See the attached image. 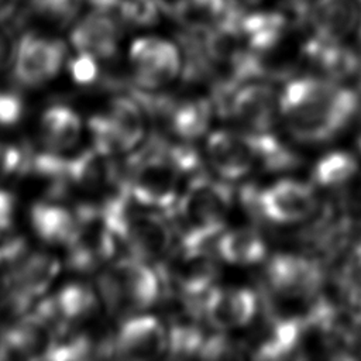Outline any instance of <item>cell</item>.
<instances>
[{
    "label": "cell",
    "mask_w": 361,
    "mask_h": 361,
    "mask_svg": "<svg viewBox=\"0 0 361 361\" xmlns=\"http://www.w3.org/2000/svg\"><path fill=\"white\" fill-rule=\"evenodd\" d=\"M357 106L354 92L317 78L289 82L278 100L288 130L303 142L333 138L350 123Z\"/></svg>",
    "instance_id": "cell-1"
},
{
    "label": "cell",
    "mask_w": 361,
    "mask_h": 361,
    "mask_svg": "<svg viewBox=\"0 0 361 361\" xmlns=\"http://www.w3.org/2000/svg\"><path fill=\"white\" fill-rule=\"evenodd\" d=\"M124 179L130 199L169 213L180 195V178L197 166L196 154L185 145L149 140L126 155Z\"/></svg>",
    "instance_id": "cell-2"
},
{
    "label": "cell",
    "mask_w": 361,
    "mask_h": 361,
    "mask_svg": "<svg viewBox=\"0 0 361 361\" xmlns=\"http://www.w3.org/2000/svg\"><path fill=\"white\" fill-rule=\"evenodd\" d=\"M94 288L103 309L116 317L142 313L161 295V274L149 262L118 255L96 274Z\"/></svg>",
    "instance_id": "cell-3"
},
{
    "label": "cell",
    "mask_w": 361,
    "mask_h": 361,
    "mask_svg": "<svg viewBox=\"0 0 361 361\" xmlns=\"http://www.w3.org/2000/svg\"><path fill=\"white\" fill-rule=\"evenodd\" d=\"M100 210L127 255L152 262L171 251L173 231L162 212L141 206L128 195L110 200Z\"/></svg>",
    "instance_id": "cell-4"
},
{
    "label": "cell",
    "mask_w": 361,
    "mask_h": 361,
    "mask_svg": "<svg viewBox=\"0 0 361 361\" xmlns=\"http://www.w3.org/2000/svg\"><path fill=\"white\" fill-rule=\"evenodd\" d=\"M230 206L231 190L224 179L195 176L169 212L180 231V243L207 247L209 241L220 234Z\"/></svg>",
    "instance_id": "cell-5"
},
{
    "label": "cell",
    "mask_w": 361,
    "mask_h": 361,
    "mask_svg": "<svg viewBox=\"0 0 361 361\" xmlns=\"http://www.w3.org/2000/svg\"><path fill=\"white\" fill-rule=\"evenodd\" d=\"M62 268L54 254L28 244L0 264V303L13 316L31 310L51 292Z\"/></svg>",
    "instance_id": "cell-6"
},
{
    "label": "cell",
    "mask_w": 361,
    "mask_h": 361,
    "mask_svg": "<svg viewBox=\"0 0 361 361\" xmlns=\"http://www.w3.org/2000/svg\"><path fill=\"white\" fill-rule=\"evenodd\" d=\"M92 147L114 157L128 155L147 135V111L131 93H117L86 123Z\"/></svg>",
    "instance_id": "cell-7"
},
{
    "label": "cell",
    "mask_w": 361,
    "mask_h": 361,
    "mask_svg": "<svg viewBox=\"0 0 361 361\" xmlns=\"http://www.w3.org/2000/svg\"><path fill=\"white\" fill-rule=\"evenodd\" d=\"M68 47L42 31H24L16 41L10 72L16 85L34 90L54 80L66 63Z\"/></svg>",
    "instance_id": "cell-8"
},
{
    "label": "cell",
    "mask_w": 361,
    "mask_h": 361,
    "mask_svg": "<svg viewBox=\"0 0 361 361\" xmlns=\"http://www.w3.org/2000/svg\"><path fill=\"white\" fill-rule=\"evenodd\" d=\"M63 250L71 271L97 274L118 257L120 244L100 207L80 204L78 227Z\"/></svg>",
    "instance_id": "cell-9"
},
{
    "label": "cell",
    "mask_w": 361,
    "mask_h": 361,
    "mask_svg": "<svg viewBox=\"0 0 361 361\" xmlns=\"http://www.w3.org/2000/svg\"><path fill=\"white\" fill-rule=\"evenodd\" d=\"M102 307L96 288L75 281L48 292L32 309L51 323L59 337L80 330L99 314Z\"/></svg>",
    "instance_id": "cell-10"
},
{
    "label": "cell",
    "mask_w": 361,
    "mask_h": 361,
    "mask_svg": "<svg viewBox=\"0 0 361 361\" xmlns=\"http://www.w3.org/2000/svg\"><path fill=\"white\" fill-rule=\"evenodd\" d=\"M128 65L134 87L157 92L169 85L182 69L178 47L159 37H140L128 49Z\"/></svg>",
    "instance_id": "cell-11"
},
{
    "label": "cell",
    "mask_w": 361,
    "mask_h": 361,
    "mask_svg": "<svg viewBox=\"0 0 361 361\" xmlns=\"http://www.w3.org/2000/svg\"><path fill=\"white\" fill-rule=\"evenodd\" d=\"M168 348V330L162 322L147 313L121 319L120 326L109 338L107 357L121 360L158 358Z\"/></svg>",
    "instance_id": "cell-12"
},
{
    "label": "cell",
    "mask_w": 361,
    "mask_h": 361,
    "mask_svg": "<svg viewBox=\"0 0 361 361\" xmlns=\"http://www.w3.org/2000/svg\"><path fill=\"white\" fill-rule=\"evenodd\" d=\"M124 28V23L113 13L90 7L72 24L69 44L76 54L103 63L117 56Z\"/></svg>",
    "instance_id": "cell-13"
},
{
    "label": "cell",
    "mask_w": 361,
    "mask_h": 361,
    "mask_svg": "<svg viewBox=\"0 0 361 361\" xmlns=\"http://www.w3.org/2000/svg\"><path fill=\"white\" fill-rule=\"evenodd\" d=\"M58 338L51 323L31 309L0 327V358H42Z\"/></svg>",
    "instance_id": "cell-14"
},
{
    "label": "cell",
    "mask_w": 361,
    "mask_h": 361,
    "mask_svg": "<svg viewBox=\"0 0 361 361\" xmlns=\"http://www.w3.org/2000/svg\"><path fill=\"white\" fill-rule=\"evenodd\" d=\"M221 110L240 123L247 133H267L275 116V96L269 86L250 83L240 87H223L220 92Z\"/></svg>",
    "instance_id": "cell-15"
},
{
    "label": "cell",
    "mask_w": 361,
    "mask_h": 361,
    "mask_svg": "<svg viewBox=\"0 0 361 361\" xmlns=\"http://www.w3.org/2000/svg\"><path fill=\"white\" fill-rule=\"evenodd\" d=\"M261 214L278 224H290L305 220L316 209L313 189L299 180L283 179L272 183L254 197Z\"/></svg>",
    "instance_id": "cell-16"
},
{
    "label": "cell",
    "mask_w": 361,
    "mask_h": 361,
    "mask_svg": "<svg viewBox=\"0 0 361 361\" xmlns=\"http://www.w3.org/2000/svg\"><path fill=\"white\" fill-rule=\"evenodd\" d=\"M206 157L224 180H235L248 175L257 164L254 145L248 133L238 134L217 130L209 134Z\"/></svg>",
    "instance_id": "cell-17"
},
{
    "label": "cell",
    "mask_w": 361,
    "mask_h": 361,
    "mask_svg": "<svg viewBox=\"0 0 361 361\" xmlns=\"http://www.w3.org/2000/svg\"><path fill=\"white\" fill-rule=\"evenodd\" d=\"M164 275L185 296H197L212 289L210 285L217 275V267L207 247L180 243L166 264Z\"/></svg>",
    "instance_id": "cell-18"
},
{
    "label": "cell",
    "mask_w": 361,
    "mask_h": 361,
    "mask_svg": "<svg viewBox=\"0 0 361 361\" xmlns=\"http://www.w3.org/2000/svg\"><path fill=\"white\" fill-rule=\"evenodd\" d=\"M28 217L38 238L49 245L63 248L78 227L80 204L44 197L30 207Z\"/></svg>",
    "instance_id": "cell-19"
},
{
    "label": "cell",
    "mask_w": 361,
    "mask_h": 361,
    "mask_svg": "<svg viewBox=\"0 0 361 361\" xmlns=\"http://www.w3.org/2000/svg\"><path fill=\"white\" fill-rule=\"evenodd\" d=\"M267 276L274 292L289 299L307 298L320 283L319 267L307 258L290 254L274 257L268 264Z\"/></svg>",
    "instance_id": "cell-20"
},
{
    "label": "cell",
    "mask_w": 361,
    "mask_h": 361,
    "mask_svg": "<svg viewBox=\"0 0 361 361\" xmlns=\"http://www.w3.org/2000/svg\"><path fill=\"white\" fill-rule=\"evenodd\" d=\"M209 323L217 329H237L250 323L257 312V298L245 288L210 289L203 300Z\"/></svg>",
    "instance_id": "cell-21"
},
{
    "label": "cell",
    "mask_w": 361,
    "mask_h": 361,
    "mask_svg": "<svg viewBox=\"0 0 361 361\" xmlns=\"http://www.w3.org/2000/svg\"><path fill=\"white\" fill-rule=\"evenodd\" d=\"M83 131L82 117L66 104H52L45 109L38 124L42 149L59 155H68L79 144Z\"/></svg>",
    "instance_id": "cell-22"
},
{
    "label": "cell",
    "mask_w": 361,
    "mask_h": 361,
    "mask_svg": "<svg viewBox=\"0 0 361 361\" xmlns=\"http://www.w3.org/2000/svg\"><path fill=\"white\" fill-rule=\"evenodd\" d=\"M306 16L314 35L327 41H341L360 24L355 0H314Z\"/></svg>",
    "instance_id": "cell-23"
},
{
    "label": "cell",
    "mask_w": 361,
    "mask_h": 361,
    "mask_svg": "<svg viewBox=\"0 0 361 361\" xmlns=\"http://www.w3.org/2000/svg\"><path fill=\"white\" fill-rule=\"evenodd\" d=\"M82 0H25L17 10V25L24 31H59L76 21Z\"/></svg>",
    "instance_id": "cell-24"
},
{
    "label": "cell",
    "mask_w": 361,
    "mask_h": 361,
    "mask_svg": "<svg viewBox=\"0 0 361 361\" xmlns=\"http://www.w3.org/2000/svg\"><path fill=\"white\" fill-rule=\"evenodd\" d=\"M305 54L333 79H344L358 68L357 55L350 48L343 47L340 41H327L314 35L306 42Z\"/></svg>",
    "instance_id": "cell-25"
},
{
    "label": "cell",
    "mask_w": 361,
    "mask_h": 361,
    "mask_svg": "<svg viewBox=\"0 0 361 361\" xmlns=\"http://www.w3.org/2000/svg\"><path fill=\"white\" fill-rule=\"evenodd\" d=\"M216 248L220 258L234 265L257 264L267 254L264 238L250 228H235L221 234Z\"/></svg>",
    "instance_id": "cell-26"
},
{
    "label": "cell",
    "mask_w": 361,
    "mask_h": 361,
    "mask_svg": "<svg viewBox=\"0 0 361 361\" xmlns=\"http://www.w3.org/2000/svg\"><path fill=\"white\" fill-rule=\"evenodd\" d=\"M302 323L296 319H282L274 323L268 337L257 348V358L275 360L293 351L300 340Z\"/></svg>",
    "instance_id": "cell-27"
},
{
    "label": "cell",
    "mask_w": 361,
    "mask_h": 361,
    "mask_svg": "<svg viewBox=\"0 0 361 361\" xmlns=\"http://www.w3.org/2000/svg\"><path fill=\"white\" fill-rule=\"evenodd\" d=\"M358 164L353 155L336 151L323 157L313 169V178L320 186L336 188L348 182L357 172Z\"/></svg>",
    "instance_id": "cell-28"
},
{
    "label": "cell",
    "mask_w": 361,
    "mask_h": 361,
    "mask_svg": "<svg viewBox=\"0 0 361 361\" xmlns=\"http://www.w3.org/2000/svg\"><path fill=\"white\" fill-rule=\"evenodd\" d=\"M254 145L257 164L269 171H282L296 164L295 154L286 148L278 138L267 133H248Z\"/></svg>",
    "instance_id": "cell-29"
},
{
    "label": "cell",
    "mask_w": 361,
    "mask_h": 361,
    "mask_svg": "<svg viewBox=\"0 0 361 361\" xmlns=\"http://www.w3.org/2000/svg\"><path fill=\"white\" fill-rule=\"evenodd\" d=\"M203 343V334L197 327L188 324L173 326L168 331L166 353L175 358L190 357L195 353H200Z\"/></svg>",
    "instance_id": "cell-30"
},
{
    "label": "cell",
    "mask_w": 361,
    "mask_h": 361,
    "mask_svg": "<svg viewBox=\"0 0 361 361\" xmlns=\"http://www.w3.org/2000/svg\"><path fill=\"white\" fill-rule=\"evenodd\" d=\"M31 151L0 135V180L24 176Z\"/></svg>",
    "instance_id": "cell-31"
},
{
    "label": "cell",
    "mask_w": 361,
    "mask_h": 361,
    "mask_svg": "<svg viewBox=\"0 0 361 361\" xmlns=\"http://www.w3.org/2000/svg\"><path fill=\"white\" fill-rule=\"evenodd\" d=\"M17 233V199L13 192L0 188V240Z\"/></svg>",
    "instance_id": "cell-32"
},
{
    "label": "cell",
    "mask_w": 361,
    "mask_h": 361,
    "mask_svg": "<svg viewBox=\"0 0 361 361\" xmlns=\"http://www.w3.org/2000/svg\"><path fill=\"white\" fill-rule=\"evenodd\" d=\"M23 114V103L13 90L0 89V127L16 124Z\"/></svg>",
    "instance_id": "cell-33"
},
{
    "label": "cell",
    "mask_w": 361,
    "mask_h": 361,
    "mask_svg": "<svg viewBox=\"0 0 361 361\" xmlns=\"http://www.w3.org/2000/svg\"><path fill=\"white\" fill-rule=\"evenodd\" d=\"M14 45L16 42L13 41L10 32L0 24V75L11 66Z\"/></svg>",
    "instance_id": "cell-34"
},
{
    "label": "cell",
    "mask_w": 361,
    "mask_h": 361,
    "mask_svg": "<svg viewBox=\"0 0 361 361\" xmlns=\"http://www.w3.org/2000/svg\"><path fill=\"white\" fill-rule=\"evenodd\" d=\"M20 0H0V24L13 17L18 10Z\"/></svg>",
    "instance_id": "cell-35"
},
{
    "label": "cell",
    "mask_w": 361,
    "mask_h": 361,
    "mask_svg": "<svg viewBox=\"0 0 361 361\" xmlns=\"http://www.w3.org/2000/svg\"><path fill=\"white\" fill-rule=\"evenodd\" d=\"M355 254H357V259H358V262L361 264V243L358 244V247H357V251H355Z\"/></svg>",
    "instance_id": "cell-36"
},
{
    "label": "cell",
    "mask_w": 361,
    "mask_h": 361,
    "mask_svg": "<svg viewBox=\"0 0 361 361\" xmlns=\"http://www.w3.org/2000/svg\"><path fill=\"white\" fill-rule=\"evenodd\" d=\"M358 147L361 149V121H360V128H358Z\"/></svg>",
    "instance_id": "cell-37"
}]
</instances>
